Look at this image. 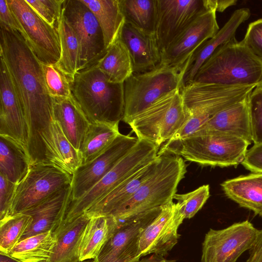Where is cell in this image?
<instances>
[{
  "label": "cell",
  "instance_id": "1f68e13d",
  "mask_svg": "<svg viewBox=\"0 0 262 262\" xmlns=\"http://www.w3.org/2000/svg\"><path fill=\"white\" fill-rule=\"evenodd\" d=\"M51 141L47 148L49 163L73 175L82 165L80 151L70 142L58 123L54 119L51 123Z\"/></svg>",
  "mask_w": 262,
  "mask_h": 262
},
{
  "label": "cell",
  "instance_id": "74e56055",
  "mask_svg": "<svg viewBox=\"0 0 262 262\" xmlns=\"http://www.w3.org/2000/svg\"><path fill=\"white\" fill-rule=\"evenodd\" d=\"M41 63L45 83L50 96L52 98L72 97L69 77L56 64Z\"/></svg>",
  "mask_w": 262,
  "mask_h": 262
},
{
  "label": "cell",
  "instance_id": "e0dca14e",
  "mask_svg": "<svg viewBox=\"0 0 262 262\" xmlns=\"http://www.w3.org/2000/svg\"><path fill=\"white\" fill-rule=\"evenodd\" d=\"M216 11H206L196 18L161 54L160 63L175 68L181 75L194 52L220 30Z\"/></svg>",
  "mask_w": 262,
  "mask_h": 262
},
{
  "label": "cell",
  "instance_id": "5bb4252c",
  "mask_svg": "<svg viewBox=\"0 0 262 262\" xmlns=\"http://www.w3.org/2000/svg\"><path fill=\"white\" fill-rule=\"evenodd\" d=\"M258 232L248 220L222 229H210L202 244L201 262H236L252 247Z\"/></svg>",
  "mask_w": 262,
  "mask_h": 262
},
{
  "label": "cell",
  "instance_id": "4dcf8cb0",
  "mask_svg": "<svg viewBox=\"0 0 262 262\" xmlns=\"http://www.w3.org/2000/svg\"><path fill=\"white\" fill-rule=\"evenodd\" d=\"M31 165L24 147L10 138L0 136V174L17 185Z\"/></svg>",
  "mask_w": 262,
  "mask_h": 262
},
{
  "label": "cell",
  "instance_id": "f35d334b",
  "mask_svg": "<svg viewBox=\"0 0 262 262\" xmlns=\"http://www.w3.org/2000/svg\"><path fill=\"white\" fill-rule=\"evenodd\" d=\"M210 196L209 185H203L186 193H176L173 199L180 205L185 219H191L202 208Z\"/></svg>",
  "mask_w": 262,
  "mask_h": 262
},
{
  "label": "cell",
  "instance_id": "bcb514c9",
  "mask_svg": "<svg viewBox=\"0 0 262 262\" xmlns=\"http://www.w3.org/2000/svg\"><path fill=\"white\" fill-rule=\"evenodd\" d=\"M247 262H262V229L258 230L257 237L250 249Z\"/></svg>",
  "mask_w": 262,
  "mask_h": 262
},
{
  "label": "cell",
  "instance_id": "30bf717a",
  "mask_svg": "<svg viewBox=\"0 0 262 262\" xmlns=\"http://www.w3.org/2000/svg\"><path fill=\"white\" fill-rule=\"evenodd\" d=\"M72 175L51 163L33 164L17 184L9 215L21 213L71 185Z\"/></svg>",
  "mask_w": 262,
  "mask_h": 262
},
{
  "label": "cell",
  "instance_id": "e575fe53",
  "mask_svg": "<svg viewBox=\"0 0 262 262\" xmlns=\"http://www.w3.org/2000/svg\"><path fill=\"white\" fill-rule=\"evenodd\" d=\"M61 46V55L56 65L70 79L80 68L81 47L72 28L62 15L57 27Z\"/></svg>",
  "mask_w": 262,
  "mask_h": 262
},
{
  "label": "cell",
  "instance_id": "7a4b0ae2",
  "mask_svg": "<svg viewBox=\"0 0 262 262\" xmlns=\"http://www.w3.org/2000/svg\"><path fill=\"white\" fill-rule=\"evenodd\" d=\"M73 98L91 123H119L124 113V83L110 82L95 67L70 79Z\"/></svg>",
  "mask_w": 262,
  "mask_h": 262
},
{
  "label": "cell",
  "instance_id": "8d00e7d4",
  "mask_svg": "<svg viewBox=\"0 0 262 262\" xmlns=\"http://www.w3.org/2000/svg\"><path fill=\"white\" fill-rule=\"evenodd\" d=\"M31 221V216L23 213L1 220L0 252L9 255L21 240Z\"/></svg>",
  "mask_w": 262,
  "mask_h": 262
},
{
  "label": "cell",
  "instance_id": "b9f144b4",
  "mask_svg": "<svg viewBox=\"0 0 262 262\" xmlns=\"http://www.w3.org/2000/svg\"><path fill=\"white\" fill-rule=\"evenodd\" d=\"M242 41L262 62V18L251 23Z\"/></svg>",
  "mask_w": 262,
  "mask_h": 262
},
{
  "label": "cell",
  "instance_id": "d6a6232c",
  "mask_svg": "<svg viewBox=\"0 0 262 262\" xmlns=\"http://www.w3.org/2000/svg\"><path fill=\"white\" fill-rule=\"evenodd\" d=\"M119 123H90L80 152L82 165L86 164L102 154L120 134Z\"/></svg>",
  "mask_w": 262,
  "mask_h": 262
},
{
  "label": "cell",
  "instance_id": "83f0119b",
  "mask_svg": "<svg viewBox=\"0 0 262 262\" xmlns=\"http://www.w3.org/2000/svg\"><path fill=\"white\" fill-rule=\"evenodd\" d=\"M118 226V221L111 215L90 217L81 241L79 260L95 259Z\"/></svg>",
  "mask_w": 262,
  "mask_h": 262
},
{
  "label": "cell",
  "instance_id": "d590c367",
  "mask_svg": "<svg viewBox=\"0 0 262 262\" xmlns=\"http://www.w3.org/2000/svg\"><path fill=\"white\" fill-rule=\"evenodd\" d=\"M120 4L126 23L154 34L156 0H120Z\"/></svg>",
  "mask_w": 262,
  "mask_h": 262
},
{
  "label": "cell",
  "instance_id": "6da1fadb",
  "mask_svg": "<svg viewBox=\"0 0 262 262\" xmlns=\"http://www.w3.org/2000/svg\"><path fill=\"white\" fill-rule=\"evenodd\" d=\"M1 25V58L8 70L27 126V153L33 162L47 160L51 139L53 98L45 83L41 62L17 31Z\"/></svg>",
  "mask_w": 262,
  "mask_h": 262
},
{
  "label": "cell",
  "instance_id": "f6af8a7d",
  "mask_svg": "<svg viewBox=\"0 0 262 262\" xmlns=\"http://www.w3.org/2000/svg\"><path fill=\"white\" fill-rule=\"evenodd\" d=\"M0 24L21 33L22 30L12 11L7 0H0Z\"/></svg>",
  "mask_w": 262,
  "mask_h": 262
},
{
  "label": "cell",
  "instance_id": "52a82bcc",
  "mask_svg": "<svg viewBox=\"0 0 262 262\" xmlns=\"http://www.w3.org/2000/svg\"><path fill=\"white\" fill-rule=\"evenodd\" d=\"M159 147L139 140L133 148L106 175L78 200L71 202L62 224L72 222L85 212L129 177L158 156Z\"/></svg>",
  "mask_w": 262,
  "mask_h": 262
},
{
  "label": "cell",
  "instance_id": "3957f363",
  "mask_svg": "<svg viewBox=\"0 0 262 262\" xmlns=\"http://www.w3.org/2000/svg\"><path fill=\"white\" fill-rule=\"evenodd\" d=\"M241 138L223 134L198 132L186 138L168 141L159 150L204 166H237L243 161L248 146Z\"/></svg>",
  "mask_w": 262,
  "mask_h": 262
},
{
  "label": "cell",
  "instance_id": "d4e9b609",
  "mask_svg": "<svg viewBox=\"0 0 262 262\" xmlns=\"http://www.w3.org/2000/svg\"><path fill=\"white\" fill-rule=\"evenodd\" d=\"M53 115L66 138L80 151L91 122L73 96L53 98Z\"/></svg>",
  "mask_w": 262,
  "mask_h": 262
},
{
  "label": "cell",
  "instance_id": "7dc6e473",
  "mask_svg": "<svg viewBox=\"0 0 262 262\" xmlns=\"http://www.w3.org/2000/svg\"><path fill=\"white\" fill-rule=\"evenodd\" d=\"M137 262H174L172 261L168 260L162 257V256L155 254L150 257L142 259Z\"/></svg>",
  "mask_w": 262,
  "mask_h": 262
},
{
  "label": "cell",
  "instance_id": "8fae6325",
  "mask_svg": "<svg viewBox=\"0 0 262 262\" xmlns=\"http://www.w3.org/2000/svg\"><path fill=\"white\" fill-rule=\"evenodd\" d=\"M7 3L21 29L20 34L38 60L43 64L57 63L61 55L57 28L44 20L25 0Z\"/></svg>",
  "mask_w": 262,
  "mask_h": 262
},
{
  "label": "cell",
  "instance_id": "484cf974",
  "mask_svg": "<svg viewBox=\"0 0 262 262\" xmlns=\"http://www.w3.org/2000/svg\"><path fill=\"white\" fill-rule=\"evenodd\" d=\"M221 186L228 198L262 216V173L252 172L227 180Z\"/></svg>",
  "mask_w": 262,
  "mask_h": 262
},
{
  "label": "cell",
  "instance_id": "d6986e66",
  "mask_svg": "<svg viewBox=\"0 0 262 262\" xmlns=\"http://www.w3.org/2000/svg\"><path fill=\"white\" fill-rule=\"evenodd\" d=\"M0 99V136L13 140L27 152L28 130L24 113L7 68L1 58Z\"/></svg>",
  "mask_w": 262,
  "mask_h": 262
},
{
  "label": "cell",
  "instance_id": "8992f818",
  "mask_svg": "<svg viewBox=\"0 0 262 262\" xmlns=\"http://www.w3.org/2000/svg\"><path fill=\"white\" fill-rule=\"evenodd\" d=\"M187 118L181 91L178 89L157 99L127 124L138 139L160 147L172 138Z\"/></svg>",
  "mask_w": 262,
  "mask_h": 262
},
{
  "label": "cell",
  "instance_id": "681fc988",
  "mask_svg": "<svg viewBox=\"0 0 262 262\" xmlns=\"http://www.w3.org/2000/svg\"><path fill=\"white\" fill-rule=\"evenodd\" d=\"M76 262H96L95 259H89L84 260H78Z\"/></svg>",
  "mask_w": 262,
  "mask_h": 262
},
{
  "label": "cell",
  "instance_id": "f546056e",
  "mask_svg": "<svg viewBox=\"0 0 262 262\" xmlns=\"http://www.w3.org/2000/svg\"><path fill=\"white\" fill-rule=\"evenodd\" d=\"M93 67L98 69L114 83H124L134 74L129 53L120 36Z\"/></svg>",
  "mask_w": 262,
  "mask_h": 262
},
{
  "label": "cell",
  "instance_id": "f1b7e54d",
  "mask_svg": "<svg viewBox=\"0 0 262 262\" xmlns=\"http://www.w3.org/2000/svg\"><path fill=\"white\" fill-rule=\"evenodd\" d=\"M92 11L103 32L106 50L119 37L125 23L120 0H81Z\"/></svg>",
  "mask_w": 262,
  "mask_h": 262
},
{
  "label": "cell",
  "instance_id": "ab89813d",
  "mask_svg": "<svg viewBox=\"0 0 262 262\" xmlns=\"http://www.w3.org/2000/svg\"><path fill=\"white\" fill-rule=\"evenodd\" d=\"M252 139L254 144H262V85L256 87L248 98Z\"/></svg>",
  "mask_w": 262,
  "mask_h": 262
},
{
  "label": "cell",
  "instance_id": "9a60e30c",
  "mask_svg": "<svg viewBox=\"0 0 262 262\" xmlns=\"http://www.w3.org/2000/svg\"><path fill=\"white\" fill-rule=\"evenodd\" d=\"M162 207L118 223L95 258L96 262H137L141 257L139 241L141 232L157 216Z\"/></svg>",
  "mask_w": 262,
  "mask_h": 262
},
{
  "label": "cell",
  "instance_id": "9c48e42d",
  "mask_svg": "<svg viewBox=\"0 0 262 262\" xmlns=\"http://www.w3.org/2000/svg\"><path fill=\"white\" fill-rule=\"evenodd\" d=\"M221 9L220 0H156L154 34L161 53L199 15Z\"/></svg>",
  "mask_w": 262,
  "mask_h": 262
},
{
  "label": "cell",
  "instance_id": "cb8c5ba5",
  "mask_svg": "<svg viewBox=\"0 0 262 262\" xmlns=\"http://www.w3.org/2000/svg\"><path fill=\"white\" fill-rule=\"evenodd\" d=\"M213 132L234 136L251 144L252 139L248 98L215 114L196 132Z\"/></svg>",
  "mask_w": 262,
  "mask_h": 262
},
{
  "label": "cell",
  "instance_id": "c3c4849f",
  "mask_svg": "<svg viewBox=\"0 0 262 262\" xmlns=\"http://www.w3.org/2000/svg\"><path fill=\"white\" fill-rule=\"evenodd\" d=\"M0 262H23L9 255L0 252Z\"/></svg>",
  "mask_w": 262,
  "mask_h": 262
},
{
  "label": "cell",
  "instance_id": "7402d4cb",
  "mask_svg": "<svg viewBox=\"0 0 262 262\" xmlns=\"http://www.w3.org/2000/svg\"><path fill=\"white\" fill-rule=\"evenodd\" d=\"M120 37L129 53L134 73L149 71L160 63L161 52L154 34L137 29L125 22Z\"/></svg>",
  "mask_w": 262,
  "mask_h": 262
},
{
  "label": "cell",
  "instance_id": "60d3db41",
  "mask_svg": "<svg viewBox=\"0 0 262 262\" xmlns=\"http://www.w3.org/2000/svg\"><path fill=\"white\" fill-rule=\"evenodd\" d=\"M44 20L57 28L64 0H25Z\"/></svg>",
  "mask_w": 262,
  "mask_h": 262
},
{
  "label": "cell",
  "instance_id": "836d02e7",
  "mask_svg": "<svg viewBox=\"0 0 262 262\" xmlns=\"http://www.w3.org/2000/svg\"><path fill=\"white\" fill-rule=\"evenodd\" d=\"M56 244L54 234L49 231L20 240L9 255L23 262H48Z\"/></svg>",
  "mask_w": 262,
  "mask_h": 262
},
{
  "label": "cell",
  "instance_id": "ac0fdd59",
  "mask_svg": "<svg viewBox=\"0 0 262 262\" xmlns=\"http://www.w3.org/2000/svg\"><path fill=\"white\" fill-rule=\"evenodd\" d=\"M184 219L178 203L172 201L162 206L159 214L141 233V256L151 253L166 255L178 243V229Z\"/></svg>",
  "mask_w": 262,
  "mask_h": 262
},
{
  "label": "cell",
  "instance_id": "7bdbcfd3",
  "mask_svg": "<svg viewBox=\"0 0 262 262\" xmlns=\"http://www.w3.org/2000/svg\"><path fill=\"white\" fill-rule=\"evenodd\" d=\"M17 185L0 174V220L9 215Z\"/></svg>",
  "mask_w": 262,
  "mask_h": 262
},
{
  "label": "cell",
  "instance_id": "ee69618b",
  "mask_svg": "<svg viewBox=\"0 0 262 262\" xmlns=\"http://www.w3.org/2000/svg\"><path fill=\"white\" fill-rule=\"evenodd\" d=\"M241 164L252 172L262 173V144H254L248 149Z\"/></svg>",
  "mask_w": 262,
  "mask_h": 262
},
{
  "label": "cell",
  "instance_id": "ffe728a7",
  "mask_svg": "<svg viewBox=\"0 0 262 262\" xmlns=\"http://www.w3.org/2000/svg\"><path fill=\"white\" fill-rule=\"evenodd\" d=\"M71 185L23 212L30 215L32 221L21 240L49 231L54 232L59 228L64 220L71 201Z\"/></svg>",
  "mask_w": 262,
  "mask_h": 262
},
{
  "label": "cell",
  "instance_id": "44dd1931",
  "mask_svg": "<svg viewBox=\"0 0 262 262\" xmlns=\"http://www.w3.org/2000/svg\"><path fill=\"white\" fill-rule=\"evenodd\" d=\"M250 16L248 8L236 10L216 34L199 47L184 66L182 73V87L192 81L200 68L216 51L236 39V30Z\"/></svg>",
  "mask_w": 262,
  "mask_h": 262
},
{
  "label": "cell",
  "instance_id": "2e32d148",
  "mask_svg": "<svg viewBox=\"0 0 262 262\" xmlns=\"http://www.w3.org/2000/svg\"><path fill=\"white\" fill-rule=\"evenodd\" d=\"M138 141L137 137L120 133L102 154L78 167L72 175L71 202L78 200L91 189L133 148Z\"/></svg>",
  "mask_w": 262,
  "mask_h": 262
},
{
  "label": "cell",
  "instance_id": "4316f807",
  "mask_svg": "<svg viewBox=\"0 0 262 262\" xmlns=\"http://www.w3.org/2000/svg\"><path fill=\"white\" fill-rule=\"evenodd\" d=\"M89 217L85 213L72 222L62 224L53 233L56 244L48 262H76L79 260V248Z\"/></svg>",
  "mask_w": 262,
  "mask_h": 262
},
{
  "label": "cell",
  "instance_id": "277c9868",
  "mask_svg": "<svg viewBox=\"0 0 262 262\" xmlns=\"http://www.w3.org/2000/svg\"><path fill=\"white\" fill-rule=\"evenodd\" d=\"M225 86L262 85V62L242 40L216 51L202 66L192 81Z\"/></svg>",
  "mask_w": 262,
  "mask_h": 262
},
{
  "label": "cell",
  "instance_id": "5b68a950",
  "mask_svg": "<svg viewBox=\"0 0 262 262\" xmlns=\"http://www.w3.org/2000/svg\"><path fill=\"white\" fill-rule=\"evenodd\" d=\"M158 156L159 161L154 173L111 215L118 223L173 201L178 185L186 173L187 166L179 156L167 153Z\"/></svg>",
  "mask_w": 262,
  "mask_h": 262
},
{
  "label": "cell",
  "instance_id": "4fadbf2b",
  "mask_svg": "<svg viewBox=\"0 0 262 262\" xmlns=\"http://www.w3.org/2000/svg\"><path fill=\"white\" fill-rule=\"evenodd\" d=\"M62 15L80 44L78 71L94 66L106 51L103 32L95 15L81 0H64Z\"/></svg>",
  "mask_w": 262,
  "mask_h": 262
},
{
  "label": "cell",
  "instance_id": "603a6c76",
  "mask_svg": "<svg viewBox=\"0 0 262 262\" xmlns=\"http://www.w3.org/2000/svg\"><path fill=\"white\" fill-rule=\"evenodd\" d=\"M159 156L116 187L92 206L85 213L89 217L109 216L126 203L154 173Z\"/></svg>",
  "mask_w": 262,
  "mask_h": 262
},
{
  "label": "cell",
  "instance_id": "7c38bea8",
  "mask_svg": "<svg viewBox=\"0 0 262 262\" xmlns=\"http://www.w3.org/2000/svg\"><path fill=\"white\" fill-rule=\"evenodd\" d=\"M256 87L192 82L180 91L187 116L197 115L209 120L222 110L247 99Z\"/></svg>",
  "mask_w": 262,
  "mask_h": 262
},
{
  "label": "cell",
  "instance_id": "ba28073f",
  "mask_svg": "<svg viewBox=\"0 0 262 262\" xmlns=\"http://www.w3.org/2000/svg\"><path fill=\"white\" fill-rule=\"evenodd\" d=\"M182 77L174 68L160 63L154 69L134 73L124 82V113L128 123L157 99L172 91L181 89Z\"/></svg>",
  "mask_w": 262,
  "mask_h": 262
}]
</instances>
